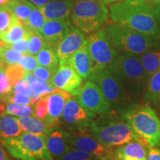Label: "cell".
Masks as SVG:
<instances>
[{
	"label": "cell",
	"instance_id": "f5cc1de1",
	"mask_svg": "<svg viewBox=\"0 0 160 160\" xmlns=\"http://www.w3.org/2000/svg\"><path fill=\"white\" fill-rule=\"evenodd\" d=\"M10 0H0V7H2L7 5V3Z\"/></svg>",
	"mask_w": 160,
	"mask_h": 160
},
{
	"label": "cell",
	"instance_id": "2e32d148",
	"mask_svg": "<svg viewBox=\"0 0 160 160\" xmlns=\"http://www.w3.org/2000/svg\"><path fill=\"white\" fill-rule=\"evenodd\" d=\"M71 97V94H69L68 92L57 88L48 95V113L45 121L53 128L58 127L61 122L62 115L65 108L66 102Z\"/></svg>",
	"mask_w": 160,
	"mask_h": 160
},
{
	"label": "cell",
	"instance_id": "ac0fdd59",
	"mask_svg": "<svg viewBox=\"0 0 160 160\" xmlns=\"http://www.w3.org/2000/svg\"><path fill=\"white\" fill-rule=\"evenodd\" d=\"M73 5V0H51L39 9L46 20H68Z\"/></svg>",
	"mask_w": 160,
	"mask_h": 160
},
{
	"label": "cell",
	"instance_id": "30bf717a",
	"mask_svg": "<svg viewBox=\"0 0 160 160\" xmlns=\"http://www.w3.org/2000/svg\"><path fill=\"white\" fill-rule=\"evenodd\" d=\"M88 40L93 62V72L107 68L119 53L110 43L104 28L90 35Z\"/></svg>",
	"mask_w": 160,
	"mask_h": 160
},
{
	"label": "cell",
	"instance_id": "603a6c76",
	"mask_svg": "<svg viewBox=\"0 0 160 160\" xmlns=\"http://www.w3.org/2000/svg\"><path fill=\"white\" fill-rule=\"evenodd\" d=\"M143 100L145 104L153 106H157L160 101V69L149 78Z\"/></svg>",
	"mask_w": 160,
	"mask_h": 160
},
{
	"label": "cell",
	"instance_id": "f35d334b",
	"mask_svg": "<svg viewBox=\"0 0 160 160\" xmlns=\"http://www.w3.org/2000/svg\"><path fill=\"white\" fill-rule=\"evenodd\" d=\"M56 72L57 71L40 66V67H37V68L33 71V73H34V75L39 80L47 82L51 84L52 79H53V76H54Z\"/></svg>",
	"mask_w": 160,
	"mask_h": 160
},
{
	"label": "cell",
	"instance_id": "3957f363",
	"mask_svg": "<svg viewBox=\"0 0 160 160\" xmlns=\"http://www.w3.org/2000/svg\"><path fill=\"white\" fill-rule=\"evenodd\" d=\"M89 129L99 142L110 148H117L132 140L148 145L133 131L123 115L99 116L92 121Z\"/></svg>",
	"mask_w": 160,
	"mask_h": 160
},
{
	"label": "cell",
	"instance_id": "cb8c5ba5",
	"mask_svg": "<svg viewBox=\"0 0 160 160\" xmlns=\"http://www.w3.org/2000/svg\"><path fill=\"white\" fill-rule=\"evenodd\" d=\"M22 131L17 118L5 114L0 117V140L18 137Z\"/></svg>",
	"mask_w": 160,
	"mask_h": 160
},
{
	"label": "cell",
	"instance_id": "d6a6232c",
	"mask_svg": "<svg viewBox=\"0 0 160 160\" xmlns=\"http://www.w3.org/2000/svg\"><path fill=\"white\" fill-rule=\"evenodd\" d=\"M57 160H99L96 156L71 147L65 154Z\"/></svg>",
	"mask_w": 160,
	"mask_h": 160
},
{
	"label": "cell",
	"instance_id": "1f68e13d",
	"mask_svg": "<svg viewBox=\"0 0 160 160\" xmlns=\"http://www.w3.org/2000/svg\"><path fill=\"white\" fill-rule=\"evenodd\" d=\"M23 55L22 53L11 48L5 44L1 52V60L6 66L15 65L19 62Z\"/></svg>",
	"mask_w": 160,
	"mask_h": 160
},
{
	"label": "cell",
	"instance_id": "484cf974",
	"mask_svg": "<svg viewBox=\"0 0 160 160\" xmlns=\"http://www.w3.org/2000/svg\"><path fill=\"white\" fill-rule=\"evenodd\" d=\"M6 6L11 9L16 18L25 24L35 6L28 0H10Z\"/></svg>",
	"mask_w": 160,
	"mask_h": 160
},
{
	"label": "cell",
	"instance_id": "d6986e66",
	"mask_svg": "<svg viewBox=\"0 0 160 160\" xmlns=\"http://www.w3.org/2000/svg\"><path fill=\"white\" fill-rule=\"evenodd\" d=\"M46 144L54 160H57L70 149L67 142V131L58 126L46 136Z\"/></svg>",
	"mask_w": 160,
	"mask_h": 160
},
{
	"label": "cell",
	"instance_id": "f546056e",
	"mask_svg": "<svg viewBox=\"0 0 160 160\" xmlns=\"http://www.w3.org/2000/svg\"><path fill=\"white\" fill-rule=\"evenodd\" d=\"M46 21L47 20L42 13V12L40 11V10L38 8L34 7V8L31 12L28 20L25 25L31 31L39 33L40 30L43 27Z\"/></svg>",
	"mask_w": 160,
	"mask_h": 160
},
{
	"label": "cell",
	"instance_id": "f6af8a7d",
	"mask_svg": "<svg viewBox=\"0 0 160 160\" xmlns=\"http://www.w3.org/2000/svg\"><path fill=\"white\" fill-rule=\"evenodd\" d=\"M30 2H31L33 5H35L36 7L39 8L43 7L44 5H45L46 4H48L49 2H51V0H28Z\"/></svg>",
	"mask_w": 160,
	"mask_h": 160
},
{
	"label": "cell",
	"instance_id": "8fae6325",
	"mask_svg": "<svg viewBox=\"0 0 160 160\" xmlns=\"http://www.w3.org/2000/svg\"><path fill=\"white\" fill-rule=\"evenodd\" d=\"M67 142L71 147L94 155L99 158V160L114 155V150L106 147L99 142L90 130L67 131Z\"/></svg>",
	"mask_w": 160,
	"mask_h": 160
},
{
	"label": "cell",
	"instance_id": "60d3db41",
	"mask_svg": "<svg viewBox=\"0 0 160 160\" xmlns=\"http://www.w3.org/2000/svg\"><path fill=\"white\" fill-rule=\"evenodd\" d=\"M13 93L33 97V91H32L31 85L24 79L17 82L13 88Z\"/></svg>",
	"mask_w": 160,
	"mask_h": 160
},
{
	"label": "cell",
	"instance_id": "9c48e42d",
	"mask_svg": "<svg viewBox=\"0 0 160 160\" xmlns=\"http://www.w3.org/2000/svg\"><path fill=\"white\" fill-rule=\"evenodd\" d=\"M85 109L97 115L114 114L102 91L92 80L88 79L71 93Z\"/></svg>",
	"mask_w": 160,
	"mask_h": 160
},
{
	"label": "cell",
	"instance_id": "ab89813d",
	"mask_svg": "<svg viewBox=\"0 0 160 160\" xmlns=\"http://www.w3.org/2000/svg\"><path fill=\"white\" fill-rule=\"evenodd\" d=\"M48 96L40 99L35 106V117L38 119L45 120L47 117L48 113Z\"/></svg>",
	"mask_w": 160,
	"mask_h": 160
},
{
	"label": "cell",
	"instance_id": "d4e9b609",
	"mask_svg": "<svg viewBox=\"0 0 160 160\" xmlns=\"http://www.w3.org/2000/svg\"><path fill=\"white\" fill-rule=\"evenodd\" d=\"M148 79L160 69V51L152 49L139 55Z\"/></svg>",
	"mask_w": 160,
	"mask_h": 160
},
{
	"label": "cell",
	"instance_id": "8d00e7d4",
	"mask_svg": "<svg viewBox=\"0 0 160 160\" xmlns=\"http://www.w3.org/2000/svg\"><path fill=\"white\" fill-rule=\"evenodd\" d=\"M4 102H7L19 104L24 105H32V97L23 94H17V93H12L2 99Z\"/></svg>",
	"mask_w": 160,
	"mask_h": 160
},
{
	"label": "cell",
	"instance_id": "f907efd6",
	"mask_svg": "<svg viewBox=\"0 0 160 160\" xmlns=\"http://www.w3.org/2000/svg\"><path fill=\"white\" fill-rule=\"evenodd\" d=\"M101 1L103 2L105 5H107V4H113L116 2H119L126 1V0H101Z\"/></svg>",
	"mask_w": 160,
	"mask_h": 160
},
{
	"label": "cell",
	"instance_id": "f1b7e54d",
	"mask_svg": "<svg viewBox=\"0 0 160 160\" xmlns=\"http://www.w3.org/2000/svg\"><path fill=\"white\" fill-rule=\"evenodd\" d=\"M45 47V43L39 32L30 30L28 54L36 56Z\"/></svg>",
	"mask_w": 160,
	"mask_h": 160
},
{
	"label": "cell",
	"instance_id": "ba28073f",
	"mask_svg": "<svg viewBox=\"0 0 160 160\" xmlns=\"http://www.w3.org/2000/svg\"><path fill=\"white\" fill-rule=\"evenodd\" d=\"M108 17V11L101 0H75L70 21L85 34L99 30Z\"/></svg>",
	"mask_w": 160,
	"mask_h": 160
},
{
	"label": "cell",
	"instance_id": "e575fe53",
	"mask_svg": "<svg viewBox=\"0 0 160 160\" xmlns=\"http://www.w3.org/2000/svg\"><path fill=\"white\" fill-rule=\"evenodd\" d=\"M13 86L6 73L5 68H0V99L4 98L13 92Z\"/></svg>",
	"mask_w": 160,
	"mask_h": 160
},
{
	"label": "cell",
	"instance_id": "5bb4252c",
	"mask_svg": "<svg viewBox=\"0 0 160 160\" xmlns=\"http://www.w3.org/2000/svg\"><path fill=\"white\" fill-rule=\"evenodd\" d=\"M85 40V36L82 32L71 25L68 33L55 50L59 59V66L67 62L68 60L82 45Z\"/></svg>",
	"mask_w": 160,
	"mask_h": 160
},
{
	"label": "cell",
	"instance_id": "5b68a950",
	"mask_svg": "<svg viewBox=\"0 0 160 160\" xmlns=\"http://www.w3.org/2000/svg\"><path fill=\"white\" fill-rule=\"evenodd\" d=\"M88 79L99 86L114 114L124 115L139 105L133 101L119 80L108 68L93 72Z\"/></svg>",
	"mask_w": 160,
	"mask_h": 160
},
{
	"label": "cell",
	"instance_id": "ffe728a7",
	"mask_svg": "<svg viewBox=\"0 0 160 160\" xmlns=\"http://www.w3.org/2000/svg\"><path fill=\"white\" fill-rule=\"evenodd\" d=\"M148 146L137 140H132L117 147L113 151V153L115 157L118 158L132 160H148Z\"/></svg>",
	"mask_w": 160,
	"mask_h": 160
},
{
	"label": "cell",
	"instance_id": "db71d44e",
	"mask_svg": "<svg viewBox=\"0 0 160 160\" xmlns=\"http://www.w3.org/2000/svg\"><path fill=\"white\" fill-rule=\"evenodd\" d=\"M156 107H157V108L158 114H159V116L160 117V101L159 102V103L157 104V105L156 106Z\"/></svg>",
	"mask_w": 160,
	"mask_h": 160
},
{
	"label": "cell",
	"instance_id": "277c9868",
	"mask_svg": "<svg viewBox=\"0 0 160 160\" xmlns=\"http://www.w3.org/2000/svg\"><path fill=\"white\" fill-rule=\"evenodd\" d=\"M104 30L110 43L120 54L139 56L159 46L156 40L119 24H109Z\"/></svg>",
	"mask_w": 160,
	"mask_h": 160
},
{
	"label": "cell",
	"instance_id": "7c38bea8",
	"mask_svg": "<svg viewBox=\"0 0 160 160\" xmlns=\"http://www.w3.org/2000/svg\"><path fill=\"white\" fill-rule=\"evenodd\" d=\"M97 114L85 109L74 97L66 102L61 118V122L69 131H79L90 127Z\"/></svg>",
	"mask_w": 160,
	"mask_h": 160
},
{
	"label": "cell",
	"instance_id": "83f0119b",
	"mask_svg": "<svg viewBox=\"0 0 160 160\" xmlns=\"http://www.w3.org/2000/svg\"><path fill=\"white\" fill-rule=\"evenodd\" d=\"M6 113L18 117H35V108H33V105H24L9 102L6 105Z\"/></svg>",
	"mask_w": 160,
	"mask_h": 160
},
{
	"label": "cell",
	"instance_id": "7a4b0ae2",
	"mask_svg": "<svg viewBox=\"0 0 160 160\" xmlns=\"http://www.w3.org/2000/svg\"><path fill=\"white\" fill-rule=\"evenodd\" d=\"M137 104L143 99L148 79L139 56L119 53L108 67Z\"/></svg>",
	"mask_w": 160,
	"mask_h": 160
},
{
	"label": "cell",
	"instance_id": "d590c367",
	"mask_svg": "<svg viewBox=\"0 0 160 160\" xmlns=\"http://www.w3.org/2000/svg\"><path fill=\"white\" fill-rule=\"evenodd\" d=\"M5 71L10 79H11L13 87L17 82L24 79V77L27 72L19 63L15 64V65H7L5 67Z\"/></svg>",
	"mask_w": 160,
	"mask_h": 160
},
{
	"label": "cell",
	"instance_id": "8992f818",
	"mask_svg": "<svg viewBox=\"0 0 160 160\" xmlns=\"http://www.w3.org/2000/svg\"><path fill=\"white\" fill-rule=\"evenodd\" d=\"M123 117L148 145L160 148V117L151 105H138Z\"/></svg>",
	"mask_w": 160,
	"mask_h": 160
},
{
	"label": "cell",
	"instance_id": "74e56055",
	"mask_svg": "<svg viewBox=\"0 0 160 160\" xmlns=\"http://www.w3.org/2000/svg\"><path fill=\"white\" fill-rule=\"evenodd\" d=\"M19 64L27 72L33 71L37 68V65H39L36 57L28 54V53L22 56Z\"/></svg>",
	"mask_w": 160,
	"mask_h": 160
},
{
	"label": "cell",
	"instance_id": "681fc988",
	"mask_svg": "<svg viewBox=\"0 0 160 160\" xmlns=\"http://www.w3.org/2000/svg\"><path fill=\"white\" fill-rule=\"evenodd\" d=\"M5 45V43L0 39V68H5L6 67V65L2 62V60H1V52H2V48H3V47Z\"/></svg>",
	"mask_w": 160,
	"mask_h": 160
},
{
	"label": "cell",
	"instance_id": "6da1fadb",
	"mask_svg": "<svg viewBox=\"0 0 160 160\" xmlns=\"http://www.w3.org/2000/svg\"><path fill=\"white\" fill-rule=\"evenodd\" d=\"M110 17L114 23L134 30L153 40L160 39V27L155 6L149 0H126L109 7Z\"/></svg>",
	"mask_w": 160,
	"mask_h": 160
},
{
	"label": "cell",
	"instance_id": "11a10c76",
	"mask_svg": "<svg viewBox=\"0 0 160 160\" xmlns=\"http://www.w3.org/2000/svg\"><path fill=\"white\" fill-rule=\"evenodd\" d=\"M149 1H152V2H157L160 3V0H149Z\"/></svg>",
	"mask_w": 160,
	"mask_h": 160
},
{
	"label": "cell",
	"instance_id": "7bdbcfd3",
	"mask_svg": "<svg viewBox=\"0 0 160 160\" xmlns=\"http://www.w3.org/2000/svg\"><path fill=\"white\" fill-rule=\"evenodd\" d=\"M148 160H160V148L148 146Z\"/></svg>",
	"mask_w": 160,
	"mask_h": 160
},
{
	"label": "cell",
	"instance_id": "816d5d0a",
	"mask_svg": "<svg viewBox=\"0 0 160 160\" xmlns=\"http://www.w3.org/2000/svg\"><path fill=\"white\" fill-rule=\"evenodd\" d=\"M101 160H132V159H122V158H118L117 157H115L114 155L112 156L111 157L109 158H105V159H102Z\"/></svg>",
	"mask_w": 160,
	"mask_h": 160
},
{
	"label": "cell",
	"instance_id": "4316f807",
	"mask_svg": "<svg viewBox=\"0 0 160 160\" xmlns=\"http://www.w3.org/2000/svg\"><path fill=\"white\" fill-rule=\"evenodd\" d=\"M36 58L39 66L47 68L55 71L58 70V65L59 62L57 52L54 49L45 47L38 53Z\"/></svg>",
	"mask_w": 160,
	"mask_h": 160
},
{
	"label": "cell",
	"instance_id": "52a82bcc",
	"mask_svg": "<svg viewBox=\"0 0 160 160\" xmlns=\"http://www.w3.org/2000/svg\"><path fill=\"white\" fill-rule=\"evenodd\" d=\"M12 157L19 160H54L46 144V136L22 133L18 137L1 139Z\"/></svg>",
	"mask_w": 160,
	"mask_h": 160
},
{
	"label": "cell",
	"instance_id": "44dd1931",
	"mask_svg": "<svg viewBox=\"0 0 160 160\" xmlns=\"http://www.w3.org/2000/svg\"><path fill=\"white\" fill-rule=\"evenodd\" d=\"M17 119L22 131L27 133L47 136L53 129L45 120L39 119L35 117H18Z\"/></svg>",
	"mask_w": 160,
	"mask_h": 160
},
{
	"label": "cell",
	"instance_id": "836d02e7",
	"mask_svg": "<svg viewBox=\"0 0 160 160\" xmlns=\"http://www.w3.org/2000/svg\"><path fill=\"white\" fill-rule=\"evenodd\" d=\"M33 91V97L42 98L53 93L56 89L51 83L38 79L34 84L31 85Z\"/></svg>",
	"mask_w": 160,
	"mask_h": 160
},
{
	"label": "cell",
	"instance_id": "7dc6e473",
	"mask_svg": "<svg viewBox=\"0 0 160 160\" xmlns=\"http://www.w3.org/2000/svg\"><path fill=\"white\" fill-rule=\"evenodd\" d=\"M0 160H9L7 153H5V150L2 148L1 145H0Z\"/></svg>",
	"mask_w": 160,
	"mask_h": 160
},
{
	"label": "cell",
	"instance_id": "c3c4849f",
	"mask_svg": "<svg viewBox=\"0 0 160 160\" xmlns=\"http://www.w3.org/2000/svg\"><path fill=\"white\" fill-rule=\"evenodd\" d=\"M155 11H156V14H157L158 23H159V25L160 27V3H159L158 5L155 6Z\"/></svg>",
	"mask_w": 160,
	"mask_h": 160
},
{
	"label": "cell",
	"instance_id": "bcb514c9",
	"mask_svg": "<svg viewBox=\"0 0 160 160\" xmlns=\"http://www.w3.org/2000/svg\"><path fill=\"white\" fill-rule=\"evenodd\" d=\"M6 112V105L5 102L0 99V117L3 115Z\"/></svg>",
	"mask_w": 160,
	"mask_h": 160
},
{
	"label": "cell",
	"instance_id": "4dcf8cb0",
	"mask_svg": "<svg viewBox=\"0 0 160 160\" xmlns=\"http://www.w3.org/2000/svg\"><path fill=\"white\" fill-rule=\"evenodd\" d=\"M16 19L13 11L8 6L0 7V34L7 31Z\"/></svg>",
	"mask_w": 160,
	"mask_h": 160
},
{
	"label": "cell",
	"instance_id": "7402d4cb",
	"mask_svg": "<svg viewBox=\"0 0 160 160\" xmlns=\"http://www.w3.org/2000/svg\"><path fill=\"white\" fill-rule=\"evenodd\" d=\"M30 29L17 19L10 28L0 34V39L7 45H11L22 39H29Z\"/></svg>",
	"mask_w": 160,
	"mask_h": 160
},
{
	"label": "cell",
	"instance_id": "e0dca14e",
	"mask_svg": "<svg viewBox=\"0 0 160 160\" xmlns=\"http://www.w3.org/2000/svg\"><path fill=\"white\" fill-rule=\"evenodd\" d=\"M65 64L71 66L82 79H89L93 73V62L90 54L88 39L85 40L80 48Z\"/></svg>",
	"mask_w": 160,
	"mask_h": 160
},
{
	"label": "cell",
	"instance_id": "b9f144b4",
	"mask_svg": "<svg viewBox=\"0 0 160 160\" xmlns=\"http://www.w3.org/2000/svg\"><path fill=\"white\" fill-rule=\"evenodd\" d=\"M28 40L29 39H22L20 41L8 45L11 48L16 50V51L21 52L23 54H27L28 50Z\"/></svg>",
	"mask_w": 160,
	"mask_h": 160
},
{
	"label": "cell",
	"instance_id": "4fadbf2b",
	"mask_svg": "<svg viewBox=\"0 0 160 160\" xmlns=\"http://www.w3.org/2000/svg\"><path fill=\"white\" fill-rule=\"evenodd\" d=\"M71 25L69 19L47 20L39 31L45 43V47L56 50L68 33Z\"/></svg>",
	"mask_w": 160,
	"mask_h": 160
},
{
	"label": "cell",
	"instance_id": "9a60e30c",
	"mask_svg": "<svg viewBox=\"0 0 160 160\" xmlns=\"http://www.w3.org/2000/svg\"><path fill=\"white\" fill-rule=\"evenodd\" d=\"M82 77L71 66L67 64L60 65L52 79L55 88L72 93L81 86Z\"/></svg>",
	"mask_w": 160,
	"mask_h": 160
},
{
	"label": "cell",
	"instance_id": "ee69618b",
	"mask_svg": "<svg viewBox=\"0 0 160 160\" xmlns=\"http://www.w3.org/2000/svg\"><path fill=\"white\" fill-rule=\"evenodd\" d=\"M24 79H25L30 85H32L39 79H38V78L34 75V73H32V72H26L25 77H24Z\"/></svg>",
	"mask_w": 160,
	"mask_h": 160
}]
</instances>
